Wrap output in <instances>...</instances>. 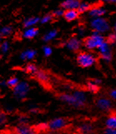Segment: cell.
Returning a JSON list of instances; mask_svg holds the SVG:
<instances>
[{"instance_id":"cell-21","label":"cell","mask_w":116,"mask_h":134,"mask_svg":"<svg viewBox=\"0 0 116 134\" xmlns=\"http://www.w3.org/2000/svg\"><path fill=\"white\" fill-rule=\"evenodd\" d=\"M25 71L28 73H35L38 71V69H37L36 66L34 65V64H28L25 68Z\"/></svg>"},{"instance_id":"cell-10","label":"cell","mask_w":116,"mask_h":134,"mask_svg":"<svg viewBox=\"0 0 116 134\" xmlns=\"http://www.w3.org/2000/svg\"><path fill=\"white\" fill-rule=\"evenodd\" d=\"M13 89H14L15 95L22 98L23 97H24L27 94L28 91H29V85L26 82H21V83L18 84Z\"/></svg>"},{"instance_id":"cell-30","label":"cell","mask_w":116,"mask_h":134,"mask_svg":"<svg viewBox=\"0 0 116 134\" xmlns=\"http://www.w3.org/2000/svg\"><path fill=\"white\" fill-rule=\"evenodd\" d=\"M108 41L110 43H116V34H110Z\"/></svg>"},{"instance_id":"cell-4","label":"cell","mask_w":116,"mask_h":134,"mask_svg":"<svg viewBox=\"0 0 116 134\" xmlns=\"http://www.w3.org/2000/svg\"><path fill=\"white\" fill-rule=\"evenodd\" d=\"M68 118H56L54 120H52L49 122L46 123L47 124V129L48 131H60L64 129L65 127H67L68 124Z\"/></svg>"},{"instance_id":"cell-34","label":"cell","mask_w":116,"mask_h":134,"mask_svg":"<svg viewBox=\"0 0 116 134\" xmlns=\"http://www.w3.org/2000/svg\"><path fill=\"white\" fill-rule=\"evenodd\" d=\"M105 2H110V3H116V0H103Z\"/></svg>"},{"instance_id":"cell-2","label":"cell","mask_w":116,"mask_h":134,"mask_svg":"<svg viewBox=\"0 0 116 134\" xmlns=\"http://www.w3.org/2000/svg\"><path fill=\"white\" fill-rule=\"evenodd\" d=\"M104 43V39L98 33H94L92 36L89 37L83 41V45L88 49H94L99 48V46Z\"/></svg>"},{"instance_id":"cell-8","label":"cell","mask_w":116,"mask_h":134,"mask_svg":"<svg viewBox=\"0 0 116 134\" xmlns=\"http://www.w3.org/2000/svg\"><path fill=\"white\" fill-rule=\"evenodd\" d=\"M35 78L38 80L40 83L44 86L45 87H49V78L48 74L44 71L38 70L34 73Z\"/></svg>"},{"instance_id":"cell-25","label":"cell","mask_w":116,"mask_h":134,"mask_svg":"<svg viewBox=\"0 0 116 134\" xmlns=\"http://www.w3.org/2000/svg\"><path fill=\"white\" fill-rule=\"evenodd\" d=\"M0 33H1L2 35L3 36H8L9 34L11 33V27H3L1 29V30H0Z\"/></svg>"},{"instance_id":"cell-33","label":"cell","mask_w":116,"mask_h":134,"mask_svg":"<svg viewBox=\"0 0 116 134\" xmlns=\"http://www.w3.org/2000/svg\"><path fill=\"white\" fill-rule=\"evenodd\" d=\"M0 134H13V133L10 131H9V129H8V130H5V131L0 132Z\"/></svg>"},{"instance_id":"cell-16","label":"cell","mask_w":116,"mask_h":134,"mask_svg":"<svg viewBox=\"0 0 116 134\" xmlns=\"http://www.w3.org/2000/svg\"><path fill=\"white\" fill-rule=\"evenodd\" d=\"M99 51L100 53V55H103V54H108L110 53V50H109V43H103L99 47Z\"/></svg>"},{"instance_id":"cell-1","label":"cell","mask_w":116,"mask_h":134,"mask_svg":"<svg viewBox=\"0 0 116 134\" xmlns=\"http://www.w3.org/2000/svg\"><path fill=\"white\" fill-rule=\"evenodd\" d=\"M60 99L68 103H70L76 107H83L85 105V96L81 93H75L73 95L68 94H61L59 96Z\"/></svg>"},{"instance_id":"cell-26","label":"cell","mask_w":116,"mask_h":134,"mask_svg":"<svg viewBox=\"0 0 116 134\" xmlns=\"http://www.w3.org/2000/svg\"><path fill=\"white\" fill-rule=\"evenodd\" d=\"M7 121V115L2 111H0V126Z\"/></svg>"},{"instance_id":"cell-7","label":"cell","mask_w":116,"mask_h":134,"mask_svg":"<svg viewBox=\"0 0 116 134\" xmlns=\"http://www.w3.org/2000/svg\"><path fill=\"white\" fill-rule=\"evenodd\" d=\"M13 134H37L33 126H29L27 124H20L17 127L9 129Z\"/></svg>"},{"instance_id":"cell-19","label":"cell","mask_w":116,"mask_h":134,"mask_svg":"<svg viewBox=\"0 0 116 134\" xmlns=\"http://www.w3.org/2000/svg\"><path fill=\"white\" fill-rule=\"evenodd\" d=\"M56 35H57V31H55V30L50 31L47 34L44 35V41H46V42H49V41L54 39L55 37H56Z\"/></svg>"},{"instance_id":"cell-12","label":"cell","mask_w":116,"mask_h":134,"mask_svg":"<svg viewBox=\"0 0 116 134\" xmlns=\"http://www.w3.org/2000/svg\"><path fill=\"white\" fill-rule=\"evenodd\" d=\"M67 48L71 51H78L80 48V42L76 38H72L68 40L66 43Z\"/></svg>"},{"instance_id":"cell-36","label":"cell","mask_w":116,"mask_h":134,"mask_svg":"<svg viewBox=\"0 0 116 134\" xmlns=\"http://www.w3.org/2000/svg\"><path fill=\"white\" fill-rule=\"evenodd\" d=\"M0 41H1V37H0Z\"/></svg>"},{"instance_id":"cell-5","label":"cell","mask_w":116,"mask_h":134,"mask_svg":"<svg viewBox=\"0 0 116 134\" xmlns=\"http://www.w3.org/2000/svg\"><path fill=\"white\" fill-rule=\"evenodd\" d=\"M92 29L95 31V33H104L109 30V24L105 19L102 18H94V20L91 22Z\"/></svg>"},{"instance_id":"cell-22","label":"cell","mask_w":116,"mask_h":134,"mask_svg":"<svg viewBox=\"0 0 116 134\" xmlns=\"http://www.w3.org/2000/svg\"><path fill=\"white\" fill-rule=\"evenodd\" d=\"M89 8V5L86 3H80L78 8V12L80 13H83V12H86L88 9Z\"/></svg>"},{"instance_id":"cell-9","label":"cell","mask_w":116,"mask_h":134,"mask_svg":"<svg viewBox=\"0 0 116 134\" xmlns=\"http://www.w3.org/2000/svg\"><path fill=\"white\" fill-rule=\"evenodd\" d=\"M105 127L107 129H116V111L114 109L109 113Z\"/></svg>"},{"instance_id":"cell-14","label":"cell","mask_w":116,"mask_h":134,"mask_svg":"<svg viewBox=\"0 0 116 134\" xmlns=\"http://www.w3.org/2000/svg\"><path fill=\"white\" fill-rule=\"evenodd\" d=\"M64 16L65 19L68 21L75 20L78 17V11L77 10H66L65 13H64Z\"/></svg>"},{"instance_id":"cell-29","label":"cell","mask_w":116,"mask_h":134,"mask_svg":"<svg viewBox=\"0 0 116 134\" xmlns=\"http://www.w3.org/2000/svg\"><path fill=\"white\" fill-rule=\"evenodd\" d=\"M102 134H116V129H107L105 128Z\"/></svg>"},{"instance_id":"cell-6","label":"cell","mask_w":116,"mask_h":134,"mask_svg":"<svg viewBox=\"0 0 116 134\" xmlns=\"http://www.w3.org/2000/svg\"><path fill=\"white\" fill-rule=\"evenodd\" d=\"M94 103L99 109L107 112L108 113L114 109V106L112 103V100L109 98H96L94 99Z\"/></svg>"},{"instance_id":"cell-15","label":"cell","mask_w":116,"mask_h":134,"mask_svg":"<svg viewBox=\"0 0 116 134\" xmlns=\"http://www.w3.org/2000/svg\"><path fill=\"white\" fill-rule=\"evenodd\" d=\"M38 34V30L35 27H29L27 30H25V32L24 33V37L27 38H33L34 37Z\"/></svg>"},{"instance_id":"cell-18","label":"cell","mask_w":116,"mask_h":134,"mask_svg":"<svg viewBox=\"0 0 116 134\" xmlns=\"http://www.w3.org/2000/svg\"><path fill=\"white\" fill-rule=\"evenodd\" d=\"M39 22V18L34 17V18H29L24 22V26L26 27H33L34 25H35L37 23Z\"/></svg>"},{"instance_id":"cell-28","label":"cell","mask_w":116,"mask_h":134,"mask_svg":"<svg viewBox=\"0 0 116 134\" xmlns=\"http://www.w3.org/2000/svg\"><path fill=\"white\" fill-rule=\"evenodd\" d=\"M52 19V17L50 15H45L43 18L41 19V23L42 24H46V23H49Z\"/></svg>"},{"instance_id":"cell-13","label":"cell","mask_w":116,"mask_h":134,"mask_svg":"<svg viewBox=\"0 0 116 134\" xmlns=\"http://www.w3.org/2000/svg\"><path fill=\"white\" fill-rule=\"evenodd\" d=\"M104 9L99 8V7H96V8H91V10L89 11V15L92 16L94 18H101L102 15L104 14Z\"/></svg>"},{"instance_id":"cell-32","label":"cell","mask_w":116,"mask_h":134,"mask_svg":"<svg viewBox=\"0 0 116 134\" xmlns=\"http://www.w3.org/2000/svg\"><path fill=\"white\" fill-rule=\"evenodd\" d=\"M54 15L57 16V17L62 16V15H64V12L62 10H57V11L54 12Z\"/></svg>"},{"instance_id":"cell-31","label":"cell","mask_w":116,"mask_h":134,"mask_svg":"<svg viewBox=\"0 0 116 134\" xmlns=\"http://www.w3.org/2000/svg\"><path fill=\"white\" fill-rule=\"evenodd\" d=\"M44 53L45 56H49V55L52 53V49L49 47H44Z\"/></svg>"},{"instance_id":"cell-11","label":"cell","mask_w":116,"mask_h":134,"mask_svg":"<svg viewBox=\"0 0 116 134\" xmlns=\"http://www.w3.org/2000/svg\"><path fill=\"white\" fill-rule=\"evenodd\" d=\"M62 5L67 10H76L80 5V2L78 0H65Z\"/></svg>"},{"instance_id":"cell-20","label":"cell","mask_w":116,"mask_h":134,"mask_svg":"<svg viewBox=\"0 0 116 134\" xmlns=\"http://www.w3.org/2000/svg\"><path fill=\"white\" fill-rule=\"evenodd\" d=\"M7 84L11 88H14V87L18 84V80L16 77H11L10 79H8L7 82Z\"/></svg>"},{"instance_id":"cell-35","label":"cell","mask_w":116,"mask_h":134,"mask_svg":"<svg viewBox=\"0 0 116 134\" xmlns=\"http://www.w3.org/2000/svg\"><path fill=\"white\" fill-rule=\"evenodd\" d=\"M115 30H116V24H115Z\"/></svg>"},{"instance_id":"cell-27","label":"cell","mask_w":116,"mask_h":134,"mask_svg":"<svg viewBox=\"0 0 116 134\" xmlns=\"http://www.w3.org/2000/svg\"><path fill=\"white\" fill-rule=\"evenodd\" d=\"M0 49H1L2 52L5 53L8 50V43L7 42H3L1 45H0Z\"/></svg>"},{"instance_id":"cell-24","label":"cell","mask_w":116,"mask_h":134,"mask_svg":"<svg viewBox=\"0 0 116 134\" xmlns=\"http://www.w3.org/2000/svg\"><path fill=\"white\" fill-rule=\"evenodd\" d=\"M88 89L96 93V92H98L99 91V87L97 85L94 84V82H93V83L92 82H89V83H88Z\"/></svg>"},{"instance_id":"cell-3","label":"cell","mask_w":116,"mask_h":134,"mask_svg":"<svg viewBox=\"0 0 116 134\" xmlns=\"http://www.w3.org/2000/svg\"><path fill=\"white\" fill-rule=\"evenodd\" d=\"M78 64L81 68H89L95 63V58L91 53L86 52H81L78 54L77 57Z\"/></svg>"},{"instance_id":"cell-17","label":"cell","mask_w":116,"mask_h":134,"mask_svg":"<svg viewBox=\"0 0 116 134\" xmlns=\"http://www.w3.org/2000/svg\"><path fill=\"white\" fill-rule=\"evenodd\" d=\"M35 54H36L35 51H34V50H28V51H25L24 53H22L21 57H22L23 59H24V60L32 59V58H34Z\"/></svg>"},{"instance_id":"cell-23","label":"cell","mask_w":116,"mask_h":134,"mask_svg":"<svg viewBox=\"0 0 116 134\" xmlns=\"http://www.w3.org/2000/svg\"><path fill=\"white\" fill-rule=\"evenodd\" d=\"M107 98H110L111 100H114L116 101V89H109L107 91V93H106Z\"/></svg>"}]
</instances>
